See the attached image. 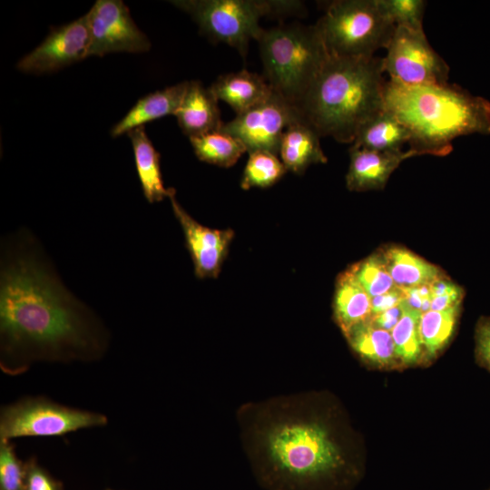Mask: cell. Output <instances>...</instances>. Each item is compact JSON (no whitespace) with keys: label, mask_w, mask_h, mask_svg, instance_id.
<instances>
[{"label":"cell","mask_w":490,"mask_h":490,"mask_svg":"<svg viewBox=\"0 0 490 490\" xmlns=\"http://www.w3.org/2000/svg\"><path fill=\"white\" fill-rule=\"evenodd\" d=\"M0 251L1 370L15 376L38 362L100 359L106 327L64 284L33 233L5 237Z\"/></svg>","instance_id":"6da1fadb"},{"label":"cell","mask_w":490,"mask_h":490,"mask_svg":"<svg viewBox=\"0 0 490 490\" xmlns=\"http://www.w3.org/2000/svg\"><path fill=\"white\" fill-rule=\"evenodd\" d=\"M314 398L279 395L237 409L242 449L264 490H347L358 478V466Z\"/></svg>","instance_id":"7a4b0ae2"},{"label":"cell","mask_w":490,"mask_h":490,"mask_svg":"<svg viewBox=\"0 0 490 490\" xmlns=\"http://www.w3.org/2000/svg\"><path fill=\"white\" fill-rule=\"evenodd\" d=\"M384 108L411 134L410 149L421 155L446 156L452 141L490 133V103L454 84L405 85L387 81Z\"/></svg>","instance_id":"3957f363"},{"label":"cell","mask_w":490,"mask_h":490,"mask_svg":"<svg viewBox=\"0 0 490 490\" xmlns=\"http://www.w3.org/2000/svg\"><path fill=\"white\" fill-rule=\"evenodd\" d=\"M386 82L379 57L329 55L296 108L320 137L352 143L359 127L384 109Z\"/></svg>","instance_id":"277c9868"},{"label":"cell","mask_w":490,"mask_h":490,"mask_svg":"<svg viewBox=\"0 0 490 490\" xmlns=\"http://www.w3.org/2000/svg\"><path fill=\"white\" fill-rule=\"evenodd\" d=\"M257 42L264 78L297 107L329 56L317 26L280 24L264 30Z\"/></svg>","instance_id":"5b68a950"},{"label":"cell","mask_w":490,"mask_h":490,"mask_svg":"<svg viewBox=\"0 0 490 490\" xmlns=\"http://www.w3.org/2000/svg\"><path fill=\"white\" fill-rule=\"evenodd\" d=\"M171 3L189 14L203 34L235 48L243 57L250 41H257L264 31L260 25L261 17L291 15L304 10L299 1L176 0Z\"/></svg>","instance_id":"8992f818"},{"label":"cell","mask_w":490,"mask_h":490,"mask_svg":"<svg viewBox=\"0 0 490 490\" xmlns=\"http://www.w3.org/2000/svg\"><path fill=\"white\" fill-rule=\"evenodd\" d=\"M315 25L328 54L345 58L375 56L396 28L379 0L333 1Z\"/></svg>","instance_id":"52a82bcc"},{"label":"cell","mask_w":490,"mask_h":490,"mask_svg":"<svg viewBox=\"0 0 490 490\" xmlns=\"http://www.w3.org/2000/svg\"><path fill=\"white\" fill-rule=\"evenodd\" d=\"M105 415L71 407L47 397H26L0 410V441L28 436H61L78 430L103 426Z\"/></svg>","instance_id":"ba28073f"},{"label":"cell","mask_w":490,"mask_h":490,"mask_svg":"<svg viewBox=\"0 0 490 490\" xmlns=\"http://www.w3.org/2000/svg\"><path fill=\"white\" fill-rule=\"evenodd\" d=\"M381 58L383 73L405 85H445L449 66L433 49L424 30L396 26Z\"/></svg>","instance_id":"9c48e42d"},{"label":"cell","mask_w":490,"mask_h":490,"mask_svg":"<svg viewBox=\"0 0 490 490\" xmlns=\"http://www.w3.org/2000/svg\"><path fill=\"white\" fill-rule=\"evenodd\" d=\"M300 113L276 92L250 109L224 123L222 130L240 140L250 153L268 151L279 155L280 140Z\"/></svg>","instance_id":"30bf717a"},{"label":"cell","mask_w":490,"mask_h":490,"mask_svg":"<svg viewBox=\"0 0 490 490\" xmlns=\"http://www.w3.org/2000/svg\"><path fill=\"white\" fill-rule=\"evenodd\" d=\"M90 44L87 56L115 52L143 53L151 48L148 37L133 22L121 0H98L86 14Z\"/></svg>","instance_id":"8fae6325"},{"label":"cell","mask_w":490,"mask_h":490,"mask_svg":"<svg viewBox=\"0 0 490 490\" xmlns=\"http://www.w3.org/2000/svg\"><path fill=\"white\" fill-rule=\"evenodd\" d=\"M90 31L86 15L70 24L53 29L41 44L17 63V69L26 74L55 72L88 54Z\"/></svg>","instance_id":"7c38bea8"},{"label":"cell","mask_w":490,"mask_h":490,"mask_svg":"<svg viewBox=\"0 0 490 490\" xmlns=\"http://www.w3.org/2000/svg\"><path fill=\"white\" fill-rule=\"evenodd\" d=\"M175 193V190L171 188L168 198L182 229L194 274L199 279L216 278L220 272L234 233L231 230L211 229L199 223L182 208Z\"/></svg>","instance_id":"4fadbf2b"},{"label":"cell","mask_w":490,"mask_h":490,"mask_svg":"<svg viewBox=\"0 0 490 490\" xmlns=\"http://www.w3.org/2000/svg\"><path fill=\"white\" fill-rule=\"evenodd\" d=\"M420 155L410 148L399 152H377L350 146L347 188L352 191L382 190L403 161Z\"/></svg>","instance_id":"5bb4252c"},{"label":"cell","mask_w":490,"mask_h":490,"mask_svg":"<svg viewBox=\"0 0 490 490\" xmlns=\"http://www.w3.org/2000/svg\"><path fill=\"white\" fill-rule=\"evenodd\" d=\"M218 99L211 87L190 81L175 116L182 132L189 138L221 129Z\"/></svg>","instance_id":"9a60e30c"},{"label":"cell","mask_w":490,"mask_h":490,"mask_svg":"<svg viewBox=\"0 0 490 490\" xmlns=\"http://www.w3.org/2000/svg\"><path fill=\"white\" fill-rule=\"evenodd\" d=\"M319 138L301 115L295 119L283 132L279 144V154L286 169L300 174L311 164L327 162Z\"/></svg>","instance_id":"2e32d148"},{"label":"cell","mask_w":490,"mask_h":490,"mask_svg":"<svg viewBox=\"0 0 490 490\" xmlns=\"http://www.w3.org/2000/svg\"><path fill=\"white\" fill-rule=\"evenodd\" d=\"M344 336L354 353L368 366L378 369L403 368L391 333L376 327L370 318L354 326Z\"/></svg>","instance_id":"e0dca14e"},{"label":"cell","mask_w":490,"mask_h":490,"mask_svg":"<svg viewBox=\"0 0 490 490\" xmlns=\"http://www.w3.org/2000/svg\"><path fill=\"white\" fill-rule=\"evenodd\" d=\"M395 285L399 289H410L430 285L446 273L408 249L388 245L377 250Z\"/></svg>","instance_id":"ac0fdd59"},{"label":"cell","mask_w":490,"mask_h":490,"mask_svg":"<svg viewBox=\"0 0 490 490\" xmlns=\"http://www.w3.org/2000/svg\"><path fill=\"white\" fill-rule=\"evenodd\" d=\"M189 82H182L151 93L139 99L126 115L112 129L113 137H118L144 123L169 114L176 113Z\"/></svg>","instance_id":"d6986e66"},{"label":"cell","mask_w":490,"mask_h":490,"mask_svg":"<svg viewBox=\"0 0 490 490\" xmlns=\"http://www.w3.org/2000/svg\"><path fill=\"white\" fill-rule=\"evenodd\" d=\"M211 88L217 99L228 103L236 115L266 100L273 92L264 77L245 69L220 75Z\"/></svg>","instance_id":"ffe728a7"},{"label":"cell","mask_w":490,"mask_h":490,"mask_svg":"<svg viewBox=\"0 0 490 490\" xmlns=\"http://www.w3.org/2000/svg\"><path fill=\"white\" fill-rule=\"evenodd\" d=\"M333 314L343 334L371 318V298L357 280L349 267L337 279Z\"/></svg>","instance_id":"44dd1931"},{"label":"cell","mask_w":490,"mask_h":490,"mask_svg":"<svg viewBox=\"0 0 490 490\" xmlns=\"http://www.w3.org/2000/svg\"><path fill=\"white\" fill-rule=\"evenodd\" d=\"M133 150L134 162L142 193L150 203L168 198L171 188H165L160 165V153L145 132L143 126L127 132Z\"/></svg>","instance_id":"7402d4cb"},{"label":"cell","mask_w":490,"mask_h":490,"mask_svg":"<svg viewBox=\"0 0 490 490\" xmlns=\"http://www.w3.org/2000/svg\"><path fill=\"white\" fill-rule=\"evenodd\" d=\"M410 141L407 128L384 108L359 127L351 146L377 152H399Z\"/></svg>","instance_id":"603a6c76"},{"label":"cell","mask_w":490,"mask_h":490,"mask_svg":"<svg viewBox=\"0 0 490 490\" xmlns=\"http://www.w3.org/2000/svg\"><path fill=\"white\" fill-rule=\"evenodd\" d=\"M461 312V305L442 311L428 310L421 314L418 332L422 347V362L434 359L449 343Z\"/></svg>","instance_id":"cb8c5ba5"},{"label":"cell","mask_w":490,"mask_h":490,"mask_svg":"<svg viewBox=\"0 0 490 490\" xmlns=\"http://www.w3.org/2000/svg\"><path fill=\"white\" fill-rule=\"evenodd\" d=\"M190 142L199 160L220 167L227 168L234 165L247 152L240 140L222 128L191 137Z\"/></svg>","instance_id":"d4e9b609"},{"label":"cell","mask_w":490,"mask_h":490,"mask_svg":"<svg viewBox=\"0 0 490 490\" xmlns=\"http://www.w3.org/2000/svg\"><path fill=\"white\" fill-rule=\"evenodd\" d=\"M421 312L403 300V314L391 330L396 355L402 367L422 362V347L418 332Z\"/></svg>","instance_id":"484cf974"},{"label":"cell","mask_w":490,"mask_h":490,"mask_svg":"<svg viewBox=\"0 0 490 490\" xmlns=\"http://www.w3.org/2000/svg\"><path fill=\"white\" fill-rule=\"evenodd\" d=\"M288 170L278 155L268 151L249 153L240 182L244 190L267 188L279 181Z\"/></svg>","instance_id":"4316f807"},{"label":"cell","mask_w":490,"mask_h":490,"mask_svg":"<svg viewBox=\"0 0 490 490\" xmlns=\"http://www.w3.org/2000/svg\"><path fill=\"white\" fill-rule=\"evenodd\" d=\"M349 269L370 298L397 288L378 251L351 265Z\"/></svg>","instance_id":"83f0119b"},{"label":"cell","mask_w":490,"mask_h":490,"mask_svg":"<svg viewBox=\"0 0 490 490\" xmlns=\"http://www.w3.org/2000/svg\"><path fill=\"white\" fill-rule=\"evenodd\" d=\"M379 4L396 26L411 30H423L425 1L379 0Z\"/></svg>","instance_id":"f1b7e54d"},{"label":"cell","mask_w":490,"mask_h":490,"mask_svg":"<svg viewBox=\"0 0 490 490\" xmlns=\"http://www.w3.org/2000/svg\"><path fill=\"white\" fill-rule=\"evenodd\" d=\"M24 489V462L11 441H0V490Z\"/></svg>","instance_id":"f546056e"},{"label":"cell","mask_w":490,"mask_h":490,"mask_svg":"<svg viewBox=\"0 0 490 490\" xmlns=\"http://www.w3.org/2000/svg\"><path fill=\"white\" fill-rule=\"evenodd\" d=\"M24 490H63V484L32 456L24 462Z\"/></svg>","instance_id":"4dcf8cb0"},{"label":"cell","mask_w":490,"mask_h":490,"mask_svg":"<svg viewBox=\"0 0 490 490\" xmlns=\"http://www.w3.org/2000/svg\"><path fill=\"white\" fill-rule=\"evenodd\" d=\"M475 359L490 372V317L481 316L475 327Z\"/></svg>","instance_id":"1f68e13d"},{"label":"cell","mask_w":490,"mask_h":490,"mask_svg":"<svg viewBox=\"0 0 490 490\" xmlns=\"http://www.w3.org/2000/svg\"><path fill=\"white\" fill-rule=\"evenodd\" d=\"M403 290L405 293V301L412 309L421 313L430 310L432 297L429 285L405 289Z\"/></svg>","instance_id":"d6a6232c"},{"label":"cell","mask_w":490,"mask_h":490,"mask_svg":"<svg viewBox=\"0 0 490 490\" xmlns=\"http://www.w3.org/2000/svg\"><path fill=\"white\" fill-rule=\"evenodd\" d=\"M404 299V290L397 287L387 293L371 298V317L399 305Z\"/></svg>","instance_id":"836d02e7"},{"label":"cell","mask_w":490,"mask_h":490,"mask_svg":"<svg viewBox=\"0 0 490 490\" xmlns=\"http://www.w3.org/2000/svg\"><path fill=\"white\" fill-rule=\"evenodd\" d=\"M403 314V301L377 316L371 317L370 321L377 328L391 332Z\"/></svg>","instance_id":"e575fe53"},{"label":"cell","mask_w":490,"mask_h":490,"mask_svg":"<svg viewBox=\"0 0 490 490\" xmlns=\"http://www.w3.org/2000/svg\"><path fill=\"white\" fill-rule=\"evenodd\" d=\"M105 490H114V489H110V488H108V489H105Z\"/></svg>","instance_id":"d590c367"},{"label":"cell","mask_w":490,"mask_h":490,"mask_svg":"<svg viewBox=\"0 0 490 490\" xmlns=\"http://www.w3.org/2000/svg\"><path fill=\"white\" fill-rule=\"evenodd\" d=\"M486 490H490V486Z\"/></svg>","instance_id":"8d00e7d4"}]
</instances>
